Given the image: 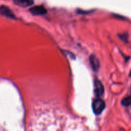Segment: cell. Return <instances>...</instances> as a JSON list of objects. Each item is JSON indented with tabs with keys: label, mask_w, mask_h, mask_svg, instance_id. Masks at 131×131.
Wrapping results in <instances>:
<instances>
[{
	"label": "cell",
	"mask_w": 131,
	"mask_h": 131,
	"mask_svg": "<svg viewBox=\"0 0 131 131\" xmlns=\"http://www.w3.org/2000/svg\"><path fill=\"white\" fill-rule=\"evenodd\" d=\"M105 107H106V104L104 101L99 98L94 100L92 103V109L95 115H99L102 113Z\"/></svg>",
	"instance_id": "obj_1"
},
{
	"label": "cell",
	"mask_w": 131,
	"mask_h": 131,
	"mask_svg": "<svg viewBox=\"0 0 131 131\" xmlns=\"http://www.w3.org/2000/svg\"><path fill=\"white\" fill-rule=\"evenodd\" d=\"M104 92V88L102 83L99 80H95L94 83V93L97 97L99 98L103 95Z\"/></svg>",
	"instance_id": "obj_2"
},
{
	"label": "cell",
	"mask_w": 131,
	"mask_h": 131,
	"mask_svg": "<svg viewBox=\"0 0 131 131\" xmlns=\"http://www.w3.org/2000/svg\"><path fill=\"white\" fill-rule=\"evenodd\" d=\"M29 12L34 15H42L46 14L47 10L44 6H42V5H38V6H35L29 9Z\"/></svg>",
	"instance_id": "obj_3"
},
{
	"label": "cell",
	"mask_w": 131,
	"mask_h": 131,
	"mask_svg": "<svg viewBox=\"0 0 131 131\" xmlns=\"http://www.w3.org/2000/svg\"><path fill=\"white\" fill-rule=\"evenodd\" d=\"M0 14L10 19H15V16L13 12L8 6L5 5H1L0 6Z\"/></svg>",
	"instance_id": "obj_4"
},
{
	"label": "cell",
	"mask_w": 131,
	"mask_h": 131,
	"mask_svg": "<svg viewBox=\"0 0 131 131\" xmlns=\"http://www.w3.org/2000/svg\"><path fill=\"white\" fill-rule=\"evenodd\" d=\"M89 60L93 70L94 71H97L100 68V62L98 58L95 55L92 54L90 56Z\"/></svg>",
	"instance_id": "obj_5"
},
{
	"label": "cell",
	"mask_w": 131,
	"mask_h": 131,
	"mask_svg": "<svg viewBox=\"0 0 131 131\" xmlns=\"http://www.w3.org/2000/svg\"><path fill=\"white\" fill-rule=\"evenodd\" d=\"M14 3L20 7H28L34 3V0H14Z\"/></svg>",
	"instance_id": "obj_6"
},
{
	"label": "cell",
	"mask_w": 131,
	"mask_h": 131,
	"mask_svg": "<svg viewBox=\"0 0 131 131\" xmlns=\"http://www.w3.org/2000/svg\"><path fill=\"white\" fill-rule=\"evenodd\" d=\"M122 104L125 107H127L131 105V95L126 97L125 98H124V99L122 101Z\"/></svg>",
	"instance_id": "obj_7"
},
{
	"label": "cell",
	"mask_w": 131,
	"mask_h": 131,
	"mask_svg": "<svg viewBox=\"0 0 131 131\" xmlns=\"http://www.w3.org/2000/svg\"><path fill=\"white\" fill-rule=\"evenodd\" d=\"M120 38H122V40H123L125 41V42H127V41L128 35L127 34L120 35Z\"/></svg>",
	"instance_id": "obj_8"
},
{
	"label": "cell",
	"mask_w": 131,
	"mask_h": 131,
	"mask_svg": "<svg viewBox=\"0 0 131 131\" xmlns=\"http://www.w3.org/2000/svg\"><path fill=\"white\" fill-rule=\"evenodd\" d=\"M130 76L131 77V71H130Z\"/></svg>",
	"instance_id": "obj_9"
}]
</instances>
